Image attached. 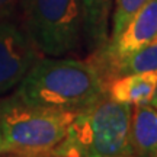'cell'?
Segmentation results:
<instances>
[{
  "mask_svg": "<svg viewBox=\"0 0 157 157\" xmlns=\"http://www.w3.org/2000/svg\"><path fill=\"white\" fill-rule=\"evenodd\" d=\"M13 93L32 105L77 113L106 95V83L89 60L41 57Z\"/></svg>",
  "mask_w": 157,
  "mask_h": 157,
  "instance_id": "1",
  "label": "cell"
},
{
  "mask_svg": "<svg viewBox=\"0 0 157 157\" xmlns=\"http://www.w3.org/2000/svg\"><path fill=\"white\" fill-rule=\"evenodd\" d=\"M131 117V105L105 95L74 115L66 138L52 153L60 157H134Z\"/></svg>",
  "mask_w": 157,
  "mask_h": 157,
  "instance_id": "2",
  "label": "cell"
},
{
  "mask_svg": "<svg viewBox=\"0 0 157 157\" xmlns=\"http://www.w3.org/2000/svg\"><path fill=\"white\" fill-rule=\"evenodd\" d=\"M76 113L32 105L13 92L0 99V131L5 154L50 153L67 135Z\"/></svg>",
  "mask_w": 157,
  "mask_h": 157,
  "instance_id": "3",
  "label": "cell"
},
{
  "mask_svg": "<svg viewBox=\"0 0 157 157\" xmlns=\"http://www.w3.org/2000/svg\"><path fill=\"white\" fill-rule=\"evenodd\" d=\"M21 23L42 56L61 57L83 44L80 0H21Z\"/></svg>",
  "mask_w": 157,
  "mask_h": 157,
  "instance_id": "4",
  "label": "cell"
},
{
  "mask_svg": "<svg viewBox=\"0 0 157 157\" xmlns=\"http://www.w3.org/2000/svg\"><path fill=\"white\" fill-rule=\"evenodd\" d=\"M41 57L22 23L0 19V99L16 89Z\"/></svg>",
  "mask_w": 157,
  "mask_h": 157,
  "instance_id": "5",
  "label": "cell"
},
{
  "mask_svg": "<svg viewBox=\"0 0 157 157\" xmlns=\"http://www.w3.org/2000/svg\"><path fill=\"white\" fill-rule=\"evenodd\" d=\"M154 39H157V0H148L117 38L108 39L102 48L90 54L89 61L99 70L103 78V74L112 64Z\"/></svg>",
  "mask_w": 157,
  "mask_h": 157,
  "instance_id": "6",
  "label": "cell"
},
{
  "mask_svg": "<svg viewBox=\"0 0 157 157\" xmlns=\"http://www.w3.org/2000/svg\"><path fill=\"white\" fill-rule=\"evenodd\" d=\"M83 10V44L89 54L102 48L109 38L115 0H80Z\"/></svg>",
  "mask_w": 157,
  "mask_h": 157,
  "instance_id": "7",
  "label": "cell"
},
{
  "mask_svg": "<svg viewBox=\"0 0 157 157\" xmlns=\"http://www.w3.org/2000/svg\"><path fill=\"white\" fill-rule=\"evenodd\" d=\"M157 87V73L125 74L108 83L106 95L115 102L131 106L150 103Z\"/></svg>",
  "mask_w": 157,
  "mask_h": 157,
  "instance_id": "8",
  "label": "cell"
},
{
  "mask_svg": "<svg viewBox=\"0 0 157 157\" xmlns=\"http://www.w3.org/2000/svg\"><path fill=\"white\" fill-rule=\"evenodd\" d=\"M131 147L134 157H157V111L150 103L132 106Z\"/></svg>",
  "mask_w": 157,
  "mask_h": 157,
  "instance_id": "9",
  "label": "cell"
},
{
  "mask_svg": "<svg viewBox=\"0 0 157 157\" xmlns=\"http://www.w3.org/2000/svg\"><path fill=\"white\" fill-rule=\"evenodd\" d=\"M151 71L157 73V39L112 64L106 70V73L103 74V80L108 87V83L119 76L135 73H151Z\"/></svg>",
  "mask_w": 157,
  "mask_h": 157,
  "instance_id": "10",
  "label": "cell"
},
{
  "mask_svg": "<svg viewBox=\"0 0 157 157\" xmlns=\"http://www.w3.org/2000/svg\"><path fill=\"white\" fill-rule=\"evenodd\" d=\"M147 2L148 0H115L111 15V28L108 39L117 38Z\"/></svg>",
  "mask_w": 157,
  "mask_h": 157,
  "instance_id": "11",
  "label": "cell"
},
{
  "mask_svg": "<svg viewBox=\"0 0 157 157\" xmlns=\"http://www.w3.org/2000/svg\"><path fill=\"white\" fill-rule=\"evenodd\" d=\"M21 0H0V19L15 17L19 10Z\"/></svg>",
  "mask_w": 157,
  "mask_h": 157,
  "instance_id": "12",
  "label": "cell"
},
{
  "mask_svg": "<svg viewBox=\"0 0 157 157\" xmlns=\"http://www.w3.org/2000/svg\"><path fill=\"white\" fill-rule=\"evenodd\" d=\"M5 157H60L54 154L52 151L50 153H7Z\"/></svg>",
  "mask_w": 157,
  "mask_h": 157,
  "instance_id": "13",
  "label": "cell"
},
{
  "mask_svg": "<svg viewBox=\"0 0 157 157\" xmlns=\"http://www.w3.org/2000/svg\"><path fill=\"white\" fill-rule=\"evenodd\" d=\"M150 105H151V106L157 111V87H156V92H154V95H153V98H151V101H150Z\"/></svg>",
  "mask_w": 157,
  "mask_h": 157,
  "instance_id": "14",
  "label": "cell"
},
{
  "mask_svg": "<svg viewBox=\"0 0 157 157\" xmlns=\"http://www.w3.org/2000/svg\"><path fill=\"white\" fill-rule=\"evenodd\" d=\"M5 154V146H3V137H2V131H0V156Z\"/></svg>",
  "mask_w": 157,
  "mask_h": 157,
  "instance_id": "15",
  "label": "cell"
}]
</instances>
